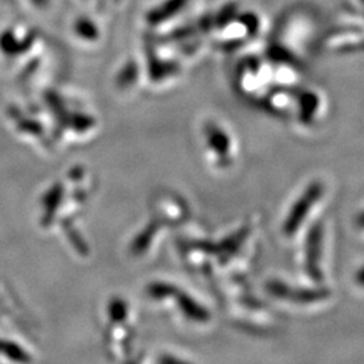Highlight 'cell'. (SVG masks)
I'll return each mask as SVG.
<instances>
[{
    "label": "cell",
    "instance_id": "1",
    "mask_svg": "<svg viewBox=\"0 0 364 364\" xmlns=\"http://www.w3.org/2000/svg\"><path fill=\"white\" fill-rule=\"evenodd\" d=\"M323 192H324L323 185L320 182H314L308 188V191L301 196V198L293 207L289 218H287V224H285V231L287 235L293 234L294 231L299 230L301 223L308 216L313 205L321 198Z\"/></svg>",
    "mask_w": 364,
    "mask_h": 364
},
{
    "label": "cell",
    "instance_id": "2",
    "mask_svg": "<svg viewBox=\"0 0 364 364\" xmlns=\"http://www.w3.org/2000/svg\"><path fill=\"white\" fill-rule=\"evenodd\" d=\"M323 228L321 225H314L308 236V250H306V270L313 279L321 278L320 259L323 250Z\"/></svg>",
    "mask_w": 364,
    "mask_h": 364
},
{
    "label": "cell",
    "instance_id": "3",
    "mask_svg": "<svg viewBox=\"0 0 364 364\" xmlns=\"http://www.w3.org/2000/svg\"><path fill=\"white\" fill-rule=\"evenodd\" d=\"M356 281L360 284V285H364V269H362L358 275H356Z\"/></svg>",
    "mask_w": 364,
    "mask_h": 364
}]
</instances>
